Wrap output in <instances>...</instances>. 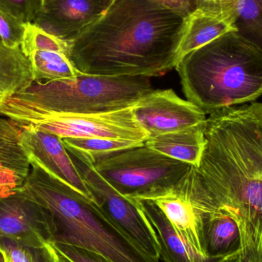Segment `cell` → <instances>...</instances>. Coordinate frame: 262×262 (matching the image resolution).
<instances>
[{
  "label": "cell",
  "mask_w": 262,
  "mask_h": 262,
  "mask_svg": "<svg viewBox=\"0 0 262 262\" xmlns=\"http://www.w3.org/2000/svg\"><path fill=\"white\" fill-rule=\"evenodd\" d=\"M198 167L185 177L236 220L243 256L262 262V102L209 114Z\"/></svg>",
  "instance_id": "1"
},
{
  "label": "cell",
  "mask_w": 262,
  "mask_h": 262,
  "mask_svg": "<svg viewBox=\"0 0 262 262\" xmlns=\"http://www.w3.org/2000/svg\"><path fill=\"white\" fill-rule=\"evenodd\" d=\"M187 18L152 0H113L71 41L68 56L85 75L159 77L176 67Z\"/></svg>",
  "instance_id": "2"
},
{
  "label": "cell",
  "mask_w": 262,
  "mask_h": 262,
  "mask_svg": "<svg viewBox=\"0 0 262 262\" xmlns=\"http://www.w3.org/2000/svg\"><path fill=\"white\" fill-rule=\"evenodd\" d=\"M29 176L17 189L50 216L52 243L98 252L114 262H160L111 221L93 202L30 163Z\"/></svg>",
  "instance_id": "3"
},
{
  "label": "cell",
  "mask_w": 262,
  "mask_h": 262,
  "mask_svg": "<svg viewBox=\"0 0 262 262\" xmlns=\"http://www.w3.org/2000/svg\"><path fill=\"white\" fill-rule=\"evenodd\" d=\"M175 68L188 101L206 115L262 96V52L235 32L189 52Z\"/></svg>",
  "instance_id": "4"
},
{
  "label": "cell",
  "mask_w": 262,
  "mask_h": 262,
  "mask_svg": "<svg viewBox=\"0 0 262 262\" xmlns=\"http://www.w3.org/2000/svg\"><path fill=\"white\" fill-rule=\"evenodd\" d=\"M148 77L82 75L33 83L1 107L60 114H100L133 107L154 91Z\"/></svg>",
  "instance_id": "5"
},
{
  "label": "cell",
  "mask_w": 262,
  "mask_h": 262,
  "mask_svg": "<svg viewBox=\"0 0 262 262\" xmlns=\"http://www.w3.org/2000/svg\"><path fill=\"white\" fill-rule=\"evenodd\" d=\"M93 163L98 174L130 200H152L170 192L192 167L145 144L101 156Z\"/></svg>",
  "instance_id": "6"
},
{
  "label": "cell",
  "mask_w": 262,
  "mask_h": 262,
  "mask_svg": "<svg viewBox=\"0 0 262 262\" xmlns=\"http://www.w3.org/2000/svg\"><path fill=\"white\" fill-rule=\"evenodd\" d=\"M21 127H30L66 138H104L144 142L148 134L134 118L132 107L100 114H60L0 108Z\"/></svg>",
  "instance_id": "7"
},
{
  "label": "cell",
  "mask_w": 262,
  "mask_h": 262,
  "mask_svg": "<svg viewBox=\"0 0 262 262\" xmlns=\"http://www.w3.org/2000/svg\"><path fill=\"white\" fill-rule=\"evenodd\" d=\"M93 202L106 216L152 258H160V248L155 231L137 202L115 190L97 172L87 154L67 148Z\"/></svg>",
  "instance_id": "8"
},
{
  "label": "cell",
  "mask_w": 262,
  "mask_h": 262,
  "mask_svg": "<svg viewBox=\"0 0 262 262\" xmlns=\"http://www.w3.org/2000/svg\"><path fill=\"white\" fill-rule=\"evenodd\" d=\"M136 121L149 137L183 130L206 122V114L173 91L154 90L132 107Z\"/></svg>",
  "instance_id": "9"
},
{
  "label": "cell",
  "mask_w": 262,
  "mask_h": 262,
  "mask_svg": "<svg viewBox=\"0 0 262 262\" xmlns=\"http://www.w3.org/2000/svg\"><path fill=\"white\" fill-rule=\"evenodd\" d=\"M19 140L29 163L38 165L49 175L93 202L92 194L71 158L63 139L46 131L21 127Z\"/></svg>",
  "instance_id": "10"
},
{
  "label": "cell",
  "mask_w": 262,
  "mask_h": 262,
  "mask_svg": "<svg viewBox=\"0 0 262 262\" xmlns=\"http://www.w3.org/2000/svg\"><path fill=\"white\" fill-rule=\"evenodd\" d=\"M0 237L42 249L52 243V220L41 206L15 192L0 198Z\"/></svg>",
  "instance_id": "11"
},
{
  "label": "cell",
  "mask_w": 262,
  "mask_h": 262,
  "mask_svg": "<svg viewBox=\"0 0 262 262\" xmlns=\"http://www.w3.org/2000/svg\"><path fill=\"white\" fill-rule=\"evenodd\" d=\"M113 0H46L34 21L43 30L71 41L96 21Z\"/></svg>",
  "instance_id": "12"
},
{
  "label": "cell",
  "mask_w": 262,
  "mask_h": 262,
  "mask_svg": "<svg viewBox=\"0 0 262 262\" xmlns=\"http://www.w3.org/2000/svg\"><path fill=\"white\" fill-rule=\"evenodd\" d=\"M198 216L205 256L226 259L243 252L238 223L211 197Z\"/></svg>",
  "instance_id": "13"
},
{
  "label": "cell",
  "mask_w": 262,
  "mask_h": 262,
  "mask_svg": "<svg viewBox=\"0 0 262 262\" xmlns=\"http://www.w3.org/2000/svg\"><path fill=\"white\" fill-rule=\"evenodd\" d=\"M21 132L19 124L0 116V198L15 194L30 172L29 158L20 143Z\"/></svg>",
  "instance_id": "14"
},
{
  "label": "cell",
  "mask_w": 262,
  "mask_h": 262,
  "mask_svg": "<svg viewBox=\"0 0 262 262\" xmlns=\"http://www.w3.org/2000/svg\"><path fill=\"white\" fill-rule=\"evenodd\" d=\"M155 231L164 262H224L225 258H207L199 253L177 233L161 209L150 200H134Z\"/></svg>",
  "instance_id": "15"
},
{
  "label": "cell",
  "mask_w": 262,
  "mask_h": 262,
  "mask_svg": "<svg viewBox=\"0 0 262 262\" xmlns=\"http://www.w3.org/2000/svg\"><path fill=\"white\" fill-rule=\"evenodd\" d=\"M206 122L149 137L144 144L166 157L198 167L206 146Z\"/></svg>",
  "instance_id": "16"
},
{
  "label": "cell",
  "mask_w": 262,
  "mask_h": 262,
  "mask_svg": "<svg viewBox=\"0 0 262 262\" xmlns=\"http://www.w3.org/2000/svg\"><path fill=\"white\" fill-rule=\"evenodd\" d=\"M150 201L161 209L183 240L199 253L204 255L198 215L190 200L184 194L174 189Z\"/></svg>",
  "instance_id": "17"
},
{
  "label": "cell",
  "mask_w": 262,
  "mask_h": 262,
  "mask_svg": "<svg viewBox=\"0 0 262 262\" xmlns=\"http://www.w3.org/2000/svg\"><path fill=\"white\" fill-rule=\"evenodd\" d=\"M235 21L233 17L195 11L187 18L184 34L180 42L179 61L189 52L219 37L228 32H235Z\"/></svg>",
  "instance_id": "18"
},
{
  "label": "cell",
  "mask_w": 262,
  "mask_h": 262,
  "mask_svg": "<svg viewBox=\"0 0 262 262\" xmlns=\"http://www.w3.org/2000/svg\"><path fill=\"white\" fill-rule=\"evenodd\" d=\"M33 83L30 62L21 48L11 49L0 42V108Z\"/></svg>",
  "instance_id": "19"
},
{
  "label": "cell",
  "mask_w": 262,
  "mask_h": 262,
  "mask_svg": "<svg viewBox=\"0 0 262 262\" xmlns=\"http://www.w3.org/2000/svg\"><path fill=\"white\" fill-rule=\"evenodd\" d=\"M26 57L32 67L34 83L68 79L82 75L62 52L33 51Z\"/></svg>",
  "instance_id": "20"
},
{
  "label": "cell",
  "mask_w": 262,
  "mask_h": 262,
  "mask_svg": "<svg viewBox=\"0 0 262 262\" xmlns=\"http://www.w3.org/2000/svg\"><path fill=\"white\" fill-rule=\"evenodd\" d=\"M235 32L262 52V0H239Z\"/></svg>",
  "instance_id": "21"
},
{
  "label": "cell",
  "mask_w": 262,
  "mask_h": 262,
  "mask_svg": "<svg viewBox=\"0 0 262 262\" xmlns=\"http://www.w3.org/2000/svg\"><path fill=\"white\" fill-rule=\"evenodd\" d=\"M64 146L89 155L92 160L129 148L142 146L144 142L104 138H66Z\"/></svg>",
  "instance_id": "22"
},
{
  "label": "cell",
  "mask_w": 262,
  "mask_h": 262,
  "mask_svg": "<svg viewBox=\"0 0 262 262\" xmlns=\"http://www.w3.org/2000/svg\"><path fill=\"white\" fill-rule=\"evenodd\" d=\"M26 56L33 51H53L68 55V42L43 30L35 23H25V32L21 46Z\"/></svg>",
  "instance_id": "23"
},
{
  "label": "cell",
  "mask_w": 262,
  "mask_h": 262,
  "mask_svg": "<svg viewBox=\"0 0 262 262\" xmlns=\"http://www.w3.org/2000/svg\"><path fill=\"white\" fill-rule=\"evenodd\" d=\"M0 252L10 262H56V253L52 243L42 249H35L0 237Z\"/></svg>",
  "instance_id": "24"
},
{
  "label": "cell",
  "mask_w": 262,
  "mask_h": 262,
  "mask_svg": "<svg viewBox=\"0 0 262 262\" xmlns=\"http://www.w3.org/2000/svg\"><path fill=\"white\" fill-rule=\"evenodd\" d=\"M25 23L0 9V41L5 46L15 49L21 46Z\"/></svg>",
  "instance_id": "25"
},
{
  "label": "cell",
  "mask_w": 262,
  "mask_h": 262,
  "mask_svg": "<svg viewBox=\"0 0 262 262\" xmlns=\"http://www.w3.org/2000/svg\"><path fill=\"white\" fill-rule=\"evenodd\" d=\"M43 6V0H0V9L24 23H34Z\"/></svg>",
  "instance_id": "26"
},
{
  "label": "cell",
  "mask_w": 262,
  "mask_h": 262,
  "mask_svg": "<svg viewBox=\"0 0 262 262\" xmlns=\"http://www.w3.org/2000/svg\"><path fill=\"white\" fill-rule=\"evenodd\" d=\"M56 250L72 262H114L98 252L69 245L52 243Z\"/></svg>",
  "instance_id": "27"
},
{
  "label": "cell",
  "mask_w": 262,
  "mask_h": 262,
  "mask_svg": "<svg viewBox=\"0 0 262 262\" xmlns=\"http://www.w3.org/2000/svg\"><path fill=\"white\" fill-rule=\"evenodd\" d=\"M197 10L236 18L237 5L239 0H195Z\"/></svg>",
  "instance_id": "28"
},
{
  "label": "cell",
  "mask_w": 262,
  "mask_h": 262,
  "mask_svg": "<svg viewBox=\"0 0 262 262\" xmlns=\"http://www.w3.org/2000/svg\"><path fill=\"white\" fill-rule=\"evenodd\" d=\"M170 10L174 11L184 18H188L197 10L195 0H152Z\"/></svg>",
  "instance_id": "29"
},
{
  "label": "cell",
  "mask_w": 262,
  "mask_h": 262,
  "mask_svg": "<svg viewBox=\"0 0 262 262\" xmlns=\"http://www.w3.org/2000/svg\"><path fill=\"white\" fill-rule=\"evenodd\" d=\"M224 262H251L249 260L246 259L244 256H243V252L237 254V255H234V256L231 257V258H227L225 260Z\"/></svg>",
  "instance_id": "30"
},
{
  "label": "cell",
  "mask_w": 262,
  "mask_h": 262,
  "mask_svg": "<svg viewBox=\"0 0 262 262\" xmlns=\"http://www.w3.org/2000/svg\"><path fill=\"white\" fill-rule=\"evenodd\" d=\"M54 249H55V248H54ZM55 253H56V262H72L70 260L68 259L66 256H64L62 254L60 253L58 250H56L55 249Z\"/></svg>",
  "instance_id": "31"
},
{
  "label": "cell",
  "mask_w": 262,
  "mask_h": 262,
  "mask_svg": "<svg viewBox=\"0 0 262 262\" xmlns=\"http://www.w3.org/2000/svg\"><path fill=\"white\" fill-rule=\"evenodd\" d=\"M0 262H5L4 257H3V253L1 252H0Z\"/></svg>",
  "instance_id": "32"
},
{
  "label": "cell",
  "mask_w": 262,
  "mask_h": 262,
  "mask_svg": "<svg viewBox=\"0 0 262 262\" xmlns=\"http://www.w3.org/2000/svg\"><path fill=\"white\" fill-rule=\"evenodd\" d=\"M3 257H4V261H5V262H10V261H9V260L8 259V258H6V256H5V255H3Z\"/></svg>",
  "instance_id": "33"
},
{
  "label": "cell",
  "mask_w": 262,
  "mask_h": 262,
  "mask_svg": "<svg viewBox=\"0 0 262 262\" xmlns=\"http://www.w3.org/2000/svg\"><path fill=\"white\" fill-rule=\"evenodd\" d=\"M46 1V0H43V2Z\"/></svg>",
  "instance_id": "34"
},
{
  "label": "cell",
  "mask_w": 262,
  "mask_h": 262,
  "mask_svg": "<svg viewBox=\"0 0 262 262\" xmlns=\"http://www.w3.org/2000/svg\"><path fill=\"white\" fill-rule=\"evenodd\" d=\"M0 42H1V41H0Z\"/></svg>",
  "instance_id": "35"
}]
</instances>
